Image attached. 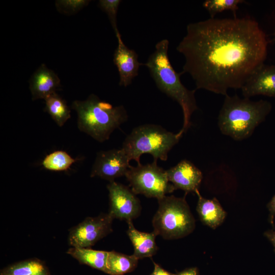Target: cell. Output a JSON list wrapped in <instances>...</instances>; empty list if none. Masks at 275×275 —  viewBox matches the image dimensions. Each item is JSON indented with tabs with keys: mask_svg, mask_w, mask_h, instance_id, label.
Wrapping results in <instances>:
<instances>
[{
	"mask_svg": "<svg viewBox=\"0 0 275 275\" xmlns=\"http://www.w3.org/2000/svg\"><path fill=\"white\" fill-rule=\"evenodd\" d=\"M139 259L133 254L127 255L115 251L108 252L106 273L123 275L132 271L136 266Z\"/></svg>",
	"mask_w": 275,
	"mask_h": 275,
	"instance_id": "18",
	"label": "cell"
},
{
	"mask_svg": "<svg viewBox=\"0 0 275 275\" xmlns=\"http://www.w3.org/2000/svg\"><path fill=\"white\" fill-rule=\"evenodd\" d=\"M127 223V233L134 248L133 255L139 259L154 255L158 248L155 242L157 235L155 232H141L135 228L132 221Z\"/></svg>",
	"mask_w": 275,
	"mask_h": 275,
	"instance_id": "16",
	"label": "cell"
},
{
	"mask_svg": "<svg viewBox=\"0 0 275 275\" xmlns=\"http://www.w3.org/2000/svg\"><path fill=\"white\" fill-rule=\"evenodd\" d=\"M77 115L78 129L95 140L103 142L128 119L123 105L113 106L92 94L84 100H74L71 105Z\"/></svg>",
	"mask_w": 275,
	"mask_h": 275,
	"instance_id": "4",
	"label": "cell"
},
{
	"mask_svg": "<svg viewBox=\"0 0 275 275\" xmlns=\"http://www.w3.org/2000/svg\"><path fill=\"white\" fill-rule=\"evenodd\" d=\"M181 138L160 125L144 124L133 128L125 138L121 148L129 160L140 164L144 154H151L154 160L166 161L168 153Z\"/></svg>",
	"mask_w": 275,
	"mask_h": 275,
	"instance_id": "5",
	"label": "cell"
},
{
	"mask_svg": "<svg viewBox=\"0 0 275 275\" xmlns=\"http://www.w3.org/2000/svg\"><path fill=\"white\" fill-rule=\"evenodd\" d=\"M121 2L120 0H100L98 2V6L107 15L115 34L119 32L117 24V15Z\"/></svg>",
	"mask_w": 275,
	"mask_h": 275,
	"instance_id": "24",
	"label": "cell"
},
{
	"mask_svg": "<svg viewBox=\"0 0 275 275\" xmlns=\"http://www.w3.org/2000/svg\"><path fill=\"white\" fill-rule=\"evenodd\" d=\"M241 90L245 98L259 95L275 97V64L263 63L260 65L249 77Z\"/></svg>",
	"mask_w": 275,
	"mask_h": 275,
	"instance_id": "11",
	"label": "cell"
},
{
	"mask_svg": "<svg viewBox=\"0 0 275 275\" xmlns=\"http://www.w3.org/2000/svg\"><path fill=\"white\" fill-rule=\"evenodd\" d=\"M166 172L169 182L175 190L180 189L186 193L198 190L203 178L200 170L186 159L182 160Z\"/></svg>",
	"mask_w": 275,
	"mask_h": 275,
	"instance_id": "13",
	"label": "cell"
},
{
	"mask_svg": "<svg viewBox=\"0 0 275 275\" xmlns=\"http://www.w3.org/2000/svg\"><path fill=\"white\" fill-rule=\"evenodd\" d=\"M175 275H198L197 268L192 267L186 269Z\"/></svg>",
	"mask_w": 275,
	"mask_h": 275,
	"instance_id": "28",
	"label": "cell"
},
{
	"mask_svg": "<svg viewBox=\"0 0 275 275\" xmlns=\"http://www.w3.org/2000/svg\"><path fill=\"white\" fill-rule=\"evenodd\" d=\"M109 202V213L114 218L132 221L140 214L141 205L131 188L115 181L107 185Z\"/></svg>",
	"mask_w": 275,
	"mask_h": 275,
	"instance_id": "9",
	"label": "cell"
},
{
	"mask_svg": "<svg viewBox=\"0 0 275 275\" xmlns=\"http://www.w3.org/2000/svg\"><path fill=\"white\" fill-rule=\"evenodd\" d=\"M118 45L115 50L113 62L119 74V85L126 87L138 76L139 67L144 65L138 61V55L123 42L119 32L116 34Z\"/></svg>",
	"mask_w": 275,
	"mask_h": 275,
	"instance_id": "12",
	"label": "cell"
},
{
	"mask_svg": "<svg viewBox=\"0 0 275 275\" xmlns=\"http://www.w3.org/2000/svg\"><path fill=\"white\" fill-rule=\"evenodd\" d=\"M158 200L152 225L154 232L166 239H176L191 233L195 220L184 198L166 196Z\"/></svg>",
	"mask_w": 275,
	"mask_h": 275,
	"instance_id": "6",
	"label": "cell"
},
{
	"mask_svg": "<svg viewBox=\"0 0 275 275\" xmlns=\"http://www.w3.org/2000/svg\"><path fill=\"white\" fill-rule=\"evenodd\" d=\"M264 235L271 242L275 252V228L266 231Z\"/></svg>",
	"mask_w": 275,
	"mask_h": 275,
	"instance_id": "27",
	"label": "cell"
},
{
	"mask_svg": "<svg viewBox=\"0 0 275 275\" xmlns=\"http://www.w3.org/2000/svg\"><path fill=\"white\" fill-rule=\"evenodd\" d=\"M76 162V159L67 152L57 150L47 155L41 162L45 169L52 171H64L69 169Z\"/></svg>",
	"mask_w": 275,
	"mask_h": 275,
	"instance_id": "21",
	"label": "cell"
},
{
	"mask_svg": "<svg viewBox=\"0 0 275 275\" xmlns=\"http://www.w3.org/2000/svg\"><path fill=\"white\" fill-rule=\"evenodd\" d=\"M157 161L130 166L125 176L135 194L159 200L175 190L168 180L166 170L159 167Z\"/></svg>",
	"mask_w": 275,
	"mask_h": 275,
	"instance_id": "7",
	"label": "cell"
},
{
	"mask_svg": "<svg viewBox=\"0 0 275 275\" xmlns=\"http://www.w3.org/2000/svg\"><path fill=\"white\" fill-rule=\"evenodd\" d=\"M1 275H49L44 264L36 259L21 261L4 269Z\"/></svg>",
	"mask_w": 275,
	"mask_h": 275,
	"instance_id": "20",
	"label": "cell"
},
{
	"mask_svg": "<svg viewBox=\"0 0 275 275\" xmlns=\"http://www.w3.org/2000/svg\"><path fill=\"white\" fill-rule=\"evenodd\" d=\"M67 253L81 264L106 272L108 252L89 248L71 247Z\"/></svg>",
	"mask_w": 275,
	"mask_h": 275,
	"instance_id": "17",
	"label": "cell"
},
{
	"mask_svg": "<svg viewBox=\"0 0 275 275\" xmlns=\"http://www.w3.org/2000/svg\"><path fill=\"white\" fill-rule=\"evenodd\" d=\"M274 40H275V29H274Z\"/></svg>",
	"mask_w": 275,
	"mask_h": 275,
	"instance_id": "29",
	"label": "cell"
},
{
	"mask_svg": "<svg viewBox=\"0 0 275 275\" xmlns=\"http://www.w3.org/2000/svg\"><path fill=\"white\" fill-rule=\"evenodd\" d=\"M196 194L198 197L196 210L200 220L210 228H216L225 220L226 212L215 198L205 199L200 195L199 190Z\"/></svg>",
	"mask_w": 275,
	"mask_h": 275,
	"instance_id": "15",
	"label": "cell"
},
{
	"mask_svg": "<svg viewBox=\"0 0 275 275\" xmlns=\"http://www.w3.org/2000/svg\"><path fill=\"white\" fill-rule=\"evenodd\" d=\"M90 2V1L87 0H60L56 1L55 5L57 9L60 13L72 15L87 6Z\"/></svg>",
	"mask_w": 275,
	"mask_h": 275,
	"instance_id": "23",
	"label": "cell"
},
{
	"mask_svg": "<svg viewBox=\"0 0 275 275\" xmlns=\"http://www.w3.org/2000/svg\"><path fill=\"white\" fill-rule=\"evenodd\" d=\"M267 208L269 211L268 221L273 228H274V219L275 216V195L268 203Z\"/></svg>",
	"mask_w": 275,
	"mask_h": 275,
	"instance_id": "25",
	"label": "cell"
},
{
	"mask_svg": "<svg viewBox=\"0 0 275 275\" xmlns=\"http://www.w3.org/2000/svg\"><path fill=\"white\" fill-rule=\"evenodd\" d=\"M154 270L151 275H175V274L170 272L161 267L158 264L154 262Z\"/></svg>",
	"mask_w": 275,
	"mask_h": 275,
	"instance_id": "26",
	"label": "cell"
},
{
	"mask_svg": "<svg viewBox=\"0 0 275 275\" xmlns=\"http://www.w3.org/2000/svg\"><path fill=\"white\" fill-rule=\"evenodd\" d=\"M169 45V42L166 39L158 42L155 51L144 65L148 69L157 88L180 105L183 114V123L177 134L181 138L191 126V115L198 109L195 95L196 90H188L181 82V73L174 70L170 61L168 54Z\"/></svg>",
	"mask_w": 275,
	"mask_h": 275,
	"instance_id": "2",
	"label": "cell"
},
{
	"mask_svg": "<svg viewBox=\"0 0 275 275\" xmlns=\"http://www.w3.org/2000/svg\"><path fill=\"white\" fill-rule=\"evenodd\" d=\"M114 219L109 213L86 218L70 230L69 244L71 247L85 248L94 245L112 231Z\"/></svg>",
	"mask_w": 275,
	"mask_h": 275,
	"instance_id": "8",
	"label": "cell"
},
{
	"mask_svg": "<svg viewBox=\"0 0 275 275\" xmlns=\"http://www.w3.org/2000/svg\"><path fill=\"white\" fill-rule=\"evenodd\" d=\"M266 36L249 17L209 18L189 23L177 46L185 58L183 70L196 89L225 96L230 89H241L253 72L264 63Z\"/></svg>",
	"mask_w": 275,
	"mask_h": 275,
	"instance_id": "1",
	"label": "cell"
},
{
	"mask_svg": "<svg viewBox=\"0 0 275 275\" xmlns=\"http://www.w3.org/2000/svg\"><path fill=\"white\" fill-rule=\"evenodd\" d=\"M45 111L60 127L63 126L70 118V109L66 101L56 92L44 99Z\"/></svg>",
	"mask_w": 275,
	"mask_h": 275,
	"instance_id": "19",
	"label": "cell"
},
{
	"mask_svg": "<svg viewBox=\"0 0 275 275\" xmlns=\"http://www.w3.org/2000/svg\"><path fill=\"white\" fill-rule=\"evenodd\" d=\"M129 161L122 148L101 151L96 155L90 176L114 181L116 178L125 176L130 166Z\"/></svg>",
	"mask_w": 275,
	"mask_h": 275,
	"instance_id": "10",
	"label": "cell"
},
{
	"mask_svg": "<svg viewBox=\"0 0 275 275\" xmlns=\"http://www.w3.org/2000/svg\"><path fill=\"white\" fill-rule=\"evenodd\" d=\"M29 83L33 100H44L61 87L60 79L57 74L44 64L34 72Z\"/></svg>",
	"mask_w": 275,
	"mask_h": 275,
	"instance_id": "14",
	"label": "cell"
},
{
	"mask_svg": "<svg viewBox=\"0 0 275 275\" xmlns=\"http://www.w3.org/2000/svg\"><path fill=\"white\" fill-rule=\"evenodd\" d=\"M271 109V104L266 100L254 101L237 95H227L218 117L219 130L236 141L248 139L265 121Z\"/></svg>",
	"mask_w": 275,
	"mask_h": 275,
	"instance_id": "3",
	"label": "cell"
},
{
	"mask_svg": "<svg viewBox=\"0 0 275 275\" xmlns=\"http://www.w3.org/2000/svg\"><path fill=\"white\" fill-rule=\"evenodd\" d=\"M243 0H206L203 3V7L208 12L211 18L218 13L224 11H231L234 17L238 9V5L244 3Z\"/></svg>",
	"mask_w": 275,
	"mask_h": 275,
	"instance_id": "22",
	"label": "cell"
}]
</instances>
